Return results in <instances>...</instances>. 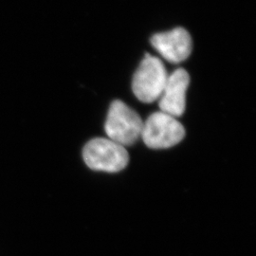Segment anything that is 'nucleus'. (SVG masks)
Wrapping results in <instances>:
<instances>
[{
  "instance_id": "obj_1",
  "label": "nucleus",
  "mask_w": 256,
  "mask_h": 256,
  "mask_svg": "<svg viewBox=\"0 0 256 256\" xmlns=\"http://www.w3.org/2000/svg\"><path fill=\"white\" fill-rule=\"evenodd\" d=\"M144 122L134 110L124 102L115 100L110 104L104 129L110 140L122 146H130L140 138Z\"/></svg>"
},
{
  "instance_id": "obj_2",
  "label": "nucleus",
  "mask_w": 256,
  "mask_h": 256,
  "mask_svg": "<svg viewBox=\"0 0 256 256\" xmlns=\"http://www.w3.org/2000/svg\"><path fill=\"white\" fill-rule=\"evenodd\" d=\"M82 158L92 170L108 173L120 172L129 162L126 147L104 138L90 140L82 149Z\"/></svg>"
},
{
  "instance_id": "obj_3",
  "label": "nucleus",
  "mask_w": 256,
  "mask_h": 256,
  "mask_svg": "<svg viewBox=\"0 0 256 256\" xmlns=\"http://www.w3.org/2000/svg\"><path fill=\"white\" fill-rule=\"evenodd\" d=\"M168 74L164 63L156 57L146 54L138 66L132 81V90L146 104L156 101L162 96Z\"/></svg>"
},
{
  "instance_id": "obj_4",
  "label": "nucleus",
  "mask_w": 256,
  "mask_h": 256,
  "mask_svg": "<svg viewBox=\"0 0 256 256\" xmlns=\"http://www.w3.org/2000/svg\"><path fill=\"white\" fill-rule=\"evenodd\" d=\"M140 137L149 148L166 149L182 140L185 129L174 117L160 111L150 115L144 122Z\"/></svg>"
},
{
  "instance_id": "obj_5",
  "label": "nucleus",
  "mask_w": 256,
  "mask_h": 256,
  "mask_svg": "<svg viewBox=\"0 0 256 256\" xmlns=\"http://www.w3.org/2000/svg\"><path fill=\"white\" fill-rule=\"evenodd\" d=\"M151 44L166 61L174 64L185 61L192 52V38L183 28L156 34L151 38Z\"/></svg>"
},
{
  "instance_id": "obj_6",
  "label": "nucleus",
  "mask_w": 256,
  "mask_h": 256,
  "mask_svg": "<svg viewBox=\"0 0 256 256\" xmlns=\"http://www.w3.org/2000/svg\"><path fill=\"white\" fill-rule=\"evenodd\" d=\"M189 84L190 76L184 68H178L171 75H168L158 102L162 112L174 118L182 115L186 106V92Z\"/></svg>"
}]
</instances>
